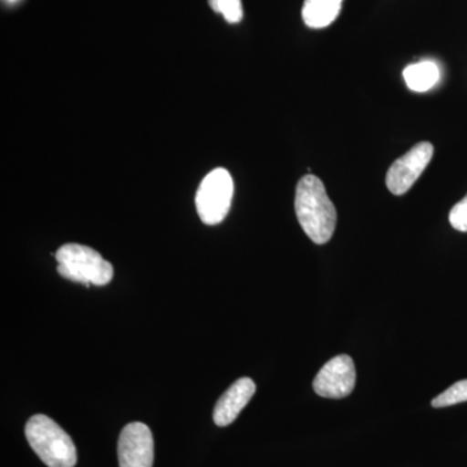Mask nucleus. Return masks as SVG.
<instances>
[{
  "mask_svg": "<svg viewBox=\"0 0 467 467\" xmlns=\"http://www.w3.org/2000/svg\"><path fill=\"white\" fill-rule=\"evenodd\" d=\"M295 212L310 241L316 244L330 242L337 227V209L316 175H304L297 183Z\"/></svg>",
  "mask_w": 467,
  "mask_h": 467,
  "instance_id": "1",
  "label": "nucleus"
},
{
  "mask_svg": "<svg viewBox=\"0 0 467 467\" xmlns=\"http://www.w3.org/2000/svg\"><path fill=\"white\" fill-rule=\"evenodd\" d=\"M26 435L36 456L48 467H75V442L60 426L45 414H36L27 420Z\"/></svg>",
  "mask_w": 467,
  "mask_h": 467,
  "instance_id": "2",
  "label": "nucleus"
},
{
  "mask_svg": "<svg viewBox=\"0 0 467 467\" xmlns=\"http://www.w3.org/2000/svg\"><path fill=\"white\" fill-rule=\"evenodd\" d=\"M57 273L67 281L85 285H106L113 278V266L88 245L69 243L57 252Z\"/></svg>",
  "mask_w": 467,
  "mask_h": 467,
  "instance_id": "3",
  "label": "nucleus"
},
{
  "mask_svg": "<svg viewBox=\"0 0 467 467\" xmlns=\"http://www.w3.org/2000/svg\"><path fill=\"white\" fill-rule=\"evenodd\" d=\"M234 196L232 174L217 168L205 175L195 196L196 211L205 225L214 226L225 220Z\"/></svg>",
  "mask_w": 467,
  "mask_h": 467,
  "instance_id": "4",
  "label": "nucleus"
},
{
  "mask_svg": "<svg viewBox=\"0 0 467 467\" xmlns=\"http://www.w3.org/2000/svg\"><path fill=\"white\" fill-rule=\"evenodd\" d=\"M434 156V146L429 142L416 144L409 152L396 160L387 171V189L400 196L411 189Z\"/></svg>",
  "mask_w": 467,
  "mask_h": 467,
  "instance_id": "5",
  "label": "nucleus"
},
{
  "mask_svg": "<svg viewBox=\"0 0 467 467\" xmlns=\"http://www.w3.org/2000/svg\"><path fill=\"white\" fill-rule=\"evenodd\" d=\"M356 368L348 355H339L326 362L313 380V389L321 398L343 399L355 389Z\"/></svg>",
  "mask_w": 467,
  "mask_h": 467,
  "instance_id": "6",
  "label": "nucleus"
},
{
  "mask_svg": "<svg viewBox=\"0 0 467 467\" xmlns=\"http://www.w3.org/2000/svg\"><path fill=\"white\" fill-rule=\"evenodd\" d=\"M119 467H152L153 438L149 426L140 422L129 423L119 439Z\"/></svg>",
  "mask_w": 467,
  "mask_h": 467,
  "instance_id": "7",
  "label": "nucleus"
},
{
  "mask_svg": "<svg viewBox=\"0 0 467 467\" xmlns=\"http://www.w3.org/2000/svg\"><path fill=\"white\" fill-rule=\"evenodd\" d=\"M256 392V384L251 378H241L218 399L213 411V420L218 427L232 425L239 413L250 402Z\"/></svg>",
  "mask_w": 467,
  "mask_h": 467,
  "instance_id": "8",
  "label": "nucleus"
},
{
  "mask_svg": "<svg viewBox=\"0 0 467 467\" xmlns=\"http://www.w3.org/2000/svg\"><path fill=\"white\" fill-rule=\"evenodd\" d=\"M343 0H306L303 5L304 23L312 29H324L339 16Z\"/></svg>",
  "mask_w": 467,
  "mask_h": 467,
  "instance_id": "9",
  "label": "nucleus"
},
{
  "mask_svg": "<svg viewBox=\"0 0 467 467\" xmlns=\"http://www.w3.org/2000/svg\"><path fill=\"white\" fill-rule=\"evenodd\" d=\"M402 76H404L405 84L411 91L426 92L438 85L441 79V69L435 61L422 60L405 67Z\"/></svg>",
  "mask_w": 467,
  "mask_h": 467,
  "instance_id": "10",
  "label": "nucleus"
},
{
  "mask_svg": "<svg viewBox=\"0 0 467 467\" xmlns=\"http://www.w3.org/2000/svg\"><path fill=\"white\" fill-rule=\"evenodd\" d=\"M465 401H467V379L451 384L450 389L436 396L431 404L434 408H447Z\"/></svg>",
  "mask_w": 467,
  "mask_h": 467,
  "instance_id": "11",
  "label": "nucleus"
},
{
  "mask_svg": "<svg viewBox=\"0 0 467 467\" xmlns=\"http://www.w3.org/2000/svg\"><path fill=\"white\" fill-rule=\"evenodd\" d=\"M209 5L217 14L223 15L229 24H238L243 20L242 0H208Z\"/></svg>",
  "mask_w": 467,
  "mask_h": 467,
  "instance_id": "12",
  "label": "nucleus"
},
{
  "mask_svg": "<svg viewBox=\"0 0 467 467\" xmlns=\"http://www.w3.org/2000/svg\"><path fill=\"white\" fill-rule=\"evenodd\" d=\"M450 223L457 232L467 233V195L451 208Z\"/></svg>",
  "mask_w": 467,
  "mask_h": 467,
  "instance_id": "13",
  "label": "nucleus"
},
{
  "mask_svg": "<svg viewBox=\"0 0 467 467\" xmlns=\"http://www.w3.org/2000/svg\"><path fill=\"white\" fill-rule=\"evenodd\" d=\"M8 2H16V0H8Z\"/></svg>",
  "mask_w": 467,
  "mask_h": 467,
  "instance_id": "14",
  "label": "nucleus"
}]
</instances>
